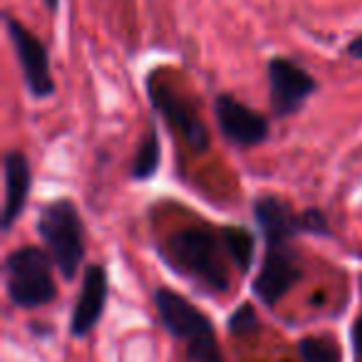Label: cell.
<instances>
[{
  "label": "cell",
  "instance_id": "5",
  "mask_svg": "<svg viewBox=\"0 0 362 362\" xmlns=\"http://www.w3.org/2000/svg\"><path fill=\"white\" fill-rule=\"evenodd\" d=\"M293 238L288 236H266V258L253 281V293L266 305H276L288 296L293 286L300 281V261L291 248Z\"/></svg>",
  "mask_w": 362,
  "mask_h": 362
},
{
  "label": "cell",
  "instance_id": "3",
  "mask_svg": "<svg viewBox=\"0 0 362 362\" xmlns=\"http://www.w3.org/2000/svg\"><path fill=\"white\" fill-rule=\"evenodd\" d=\"M37 233L50 248L52 261L60 268L62 278L72 281L85 258V231H82V218L75 204L67 199H57L42 206L37 216Z\"/></svg>",
  "mask_w": 362,
  "mask_h": 362
},
{
  "label": "cell",
  "instance_id": "2",
  "mask_svg": "<svg viewBox=\"0 0 362 362\" xmlns=\"http://www.w3.org/2000/svg\"><path fill=\"white\" fill-rule=\"evenodd\" d=\"M154 305L166 330L176 340L187 342L189 357L194 362H221V350L211 320L197 305L169 288H159L154 293Z\"/></svg>",
  "mask_w": 362,
  "mask_h": 362
},
{
  "label": "cell",
  "instance_id": "13",
  "mask_svg": "<svg viewBox=\"0 0 362 362\" xmlns=\"http://www.w3.org/2000/svg\"><path fill=\"white\" fill-rule=\"evenodd\" d=\"M223 241H226L228 256H231L233 266L241 273H246L253 263V253H256V238H253L251 231L241 226H223Z\"/></svg>",
  "mask_w": 362,
  "mask_h": 362
},
{
  "label": "cell",
  "instance_id": "19",
  "mask_svg": "<svg viewBox=\"0 0 362 362\" xmlns=\"http://www.w3.org/2000/svg\"><path fill=\"white\" fill-rule=\"evenodd\" d=\"M47 3V8H50V11H57V3H60V0H45Z\"/></svg>",
  "mask_w": 362,
  "mask_h": 362
},
{
  "label": "cell",
  "instance_id": "17",
  "mask_svg": "<svg viewBox=\"0 0 362 362\" xmlns=\"http://www.w3.org/2000/svg\"><path fill=\"white\" fill-rule=\"evenodd\" d=\"M352 350H355V362H362V317H357L352 325Z\"/></svg>",
  "mask_w": 362,
  "mask_h": 362
},
{
  "label": "cell",
  "instance_id": "4",
  "mask_svg": "<svg viewBox=\"0 0 362 362\" xmlns=\"http://www.w3.org/2000/svg\"><path fill=\"white\" fill-rule=\"evenodd\" d=\"M6 291L18 308H42L55 300L57 286L50 256L37 246L13 251L6 261Z\"/></svg>",
  "mask_w": 362,
  "mask_h": 362
},
{
  "label": "cell",
  "instance_id": "12",
  "mask_svg": "<svg viewBox=\"0 0 362 362\" xmlns=\"http://www.w3.org/2000/svg\"><path fill=\"white\" fill-rule=\"evenodd\" d=\"M3 181H6V202H3V228L11 231L21 218L30 194V164L23 151H8L3 161Z\"/></svg>",
  "mask_w": 362,
  "mask_h": 362
},
{
  "label": "cell",
  "instance_id": "18",
  "mask_svg": "<svg viewBox=\"0 0 362 362\" xmlns=\"http://www.w3.org/2000/svg\"><path fill=\"white\" fill-rule=\"evenodd\" d=\"M347 55L355 57V60H362V35L355 37V40L347 45Z\"/></svg>",
  "mask_w": 362,
  "mask_h": 362
},
{
  "label": "cell",
  "instance_id": "7",
  "mask_svg": "<svg viewBox=\"0 0 362 362\" xmlns=\"http://www.w3.org/2000/svg\"><path fill=\"white\" fill-rule=\"evenodd\" d=\"M8 35L16 47L18 62L23 67V77H25V85L30 90L33 97L37 100H45L55 92V82L50 75V57H47V47L28 30L25 25L16 21V18H8Z\"/></svg>",
  "mask_w": 362,
  "mask_h": 362
},
{
  "label": "cell",
  "instance_id": "1",
  "mask_svg": "<svg viewBox=\"0 0 362 362\" xmlns=\"http://www.w3.org/2000/svg\"><path fill=\"white\" fill-rule=\"evenodd\" d=\"M164 256L181 276L192 278L211 293H226L231 288V256L221 231L209 226H189L176 231L166 241Z\"/></svg>",
  "mask_w": 362,
  "mask_h": 362
},
{
  "label": "cell",
  "instance_id": "6",
  "mask_svg": "<svg viewBox=\"0 0 362 362\" xmlns=\"http://www.w3.org/2000/svg\"><path fill=\"white\" fill-rule=\"evenodd\" d=\"M146 90H149V100L154 105V110L164 117V122L187 141L192 149L204 151L209 146V132L204 127L202 117H199L197 107L187 100V97L176 92L171 85L161 82L156 75L149 77L146 82Z\"/></svg>",
  "mask_w": 362,
  "mask_h": 362
},
{
  "label": "cell",
  "instance_id": "14",
  "mask_svg": "<svg viewBox=\"0 0 362 362\" xmlns=\"http://www.w3.org/2000/svg\"><path fill=\"white\" fill-rule=\"evenodd\" d=\"M159 134H156V129H149L144 139L139 141V151H136L134 164H132V176L134 179H151L156 174V169H159Z\"/></svg>",
  "mask_w": 362,
  "mask_h": 362
},
{
  "label": "cell",
  "instance_id": "8",
  "mask_svg": "<svg viewBox=\"0 0 362 362\" xmlns=\"http://www.w3.org/2000/svg\"><path fill=\"white\" fill-rule=\"evenodd\" d=\"M253 214L261 226L263 236H288L296 238L298 233H330L327 221L320 211L310 209L305 214H293L283 199L278 197H261L253 204Z\"/></svg>",
  "mask_w": 362,
  "mask_h": 362
},
{
  "label": "cell",
  "instance_id": "10",
  "mask_svg": "<svg viewBox=\"0 0 362 362\" xmlns=\"http://www.w3.org/2000/svg\"><path fill=\"white\" fill-rule=\"evenodd\" d=\"M216 119L221 134L236 146H258L268 139V119L231 95L216 97Z\"/></svg>",
  "mask_w": 362,
  "mask_h": 362
},
{
  "label": "cell",
  "instance_id": "16",
  "mask_svg": "<svg viewBox=\"0 0 362 362\" xmlns=\"http://www.w3.org/2000/svg\"><path fill=\"white\" fill-rule=\"evenodd\" d=\"M228 327H231V332H236V335H248V332H256L258 330L256 310H253L248 303H246V305H241L231 315V320H228Z\"/></svg>",
  "mask_w": 362,
  "mask_h": 362
},
{
  "label": "cell",
  "instance_id": "15",
  "mask_svg": "<svg viewBox=\"0 0 362 362\" xmlns=\"http://www.w3.org/2000/svg\"><path fill=\"white\" fill-rule=\"evenodd\" d=\"M298 352H300L303 362H342L337 345L325 337H305L298 345Z\"/></svg>",
  "mask_w": 362,
  "mask_h": 362
},
{
  "label": "cell",
  "instance_id": "9",
  "mask_svg": "<svg viewBox=\"0 0 362 362\" xmlns=\"http://www.w3.org/2000/svg\"><path fill=\"white\" fill-rule=\"evenodd\" d=\"M268 85H271V107L278 117L298 112L317 90V82L310 77V72L286 57H273L268 62Z\"/></svg>",
  "mask_w": 362,
  "mask_h": 362
},
{
  "label": "cell",
  "instance_id": "11",
  "mask_svg": "<svg viewBox=\"0 0 362 362\" xmlns=\"http://www.w3.org/2000/svg\"><path fill=\"white\" fill-rule=\"evenodd\" d=\"M107 293H110V278H107L105 266H100V263L87 266L85 276H82L80 296H77L75 310H72V335H87L100 322L107 305Z\"/></svg>",
  "mask_w": 362,
  "mask_h": 362
}]
</instances>
